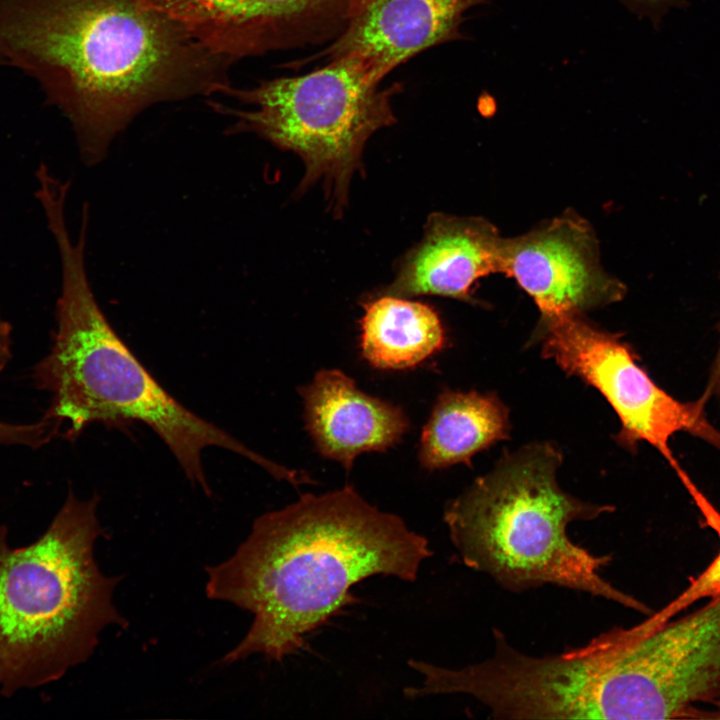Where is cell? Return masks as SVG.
<instances>
[{
  "mask_svg": "<svg viewBox=\"0 0 720 720\" xmlns=\"http://www.w3.org/2000/svg\"><path fill=\"white\" fill-rule=\"evenodd\" d=\"M360 319L362 357L374 368L415 367L442 350L446 334L438 313L408 298L379 295L363 304Z\"/></svg>",
  "mask_w": 720,
  "mask_h": 720,
  "instance_id": "14",
  "label": "cell"
},
{
  "mask_svg": "<svg viewBox=\"0 0 720 720\" xmlns=\"http://www.w3.org/2000/svg\"><path fill=\"white\" fill-rule=\"evenodd\" d=\"M488 0H355L328 60L351 57L378 81L420 52L463 38L464 14Z\"/></svg>",
  "mask_w": 720,
  "mask_h": 720,
  "instance_id": "10",
  "label": "cell"
},
{
  "mask_svg": "<svg viewBox=\"0 0 720 720\" xmlns=\"http://www.w3.org/2000/svg\"><path fill=\"white\" fill-rule=\"evenodd\" d=\"M431 554L423 535L348 485L261 515L234 555L207 569L210 599L254 615L223 661L298 653L309 633L356 601L354 585L375 575L414 581Z\"/></svg>",
  "mask_w": 720,
  "mask_h": 720,
  "instance_id": "2",
  "label": "cell"
},
{
  "mask_svg": "<svg viewBox=\"0 0 720 720\" xmlns=\"http://www.w3.org/2000/svg\"><path fill=\"white\" fill-rule=\"evenodd\" d=\"M504 238L482 217L431 214L419 243L400 260L396 277L379 295H433L472 302L474 283L501 273Z\"/></svg>",
  "mask_w": 720,
  "mask_h": 720,
  "instance_id": "11",
  "label": "cell"
},
{
  "mask_svg": "<svg viewBox=\"0 0 720 720\" xmlns=\"http://www.w3.org/2000/svg\"><path fill=\"white\" fill-rule=\"evenodd\" d=\"M99 497L70 489L46 530L13 547L0 524V695L61 679L92 655L108 626L126 627L113 604L120 577L104 575L94 547L104 534Z\"/></svg>",
  "mask_w": 720,
  "mask_h": 720,
  "instance_id": "4",
  "label": "cell"
},
{
  "mask_svg": "<svg viewBox=\"0 0 720 720\" xmlns=\"http://www.w3.org/2000/svg\"><path fill=\"white\" fill-rule=\"evenodd\" d=\"M304 419L318 452L349 471L355 458L385 451L409 428L404 411L358 389L338 369H322L300 389Z\"/></svg>",
  "mask_w": 720,
  "mask_h": 720,
  "instance_id": "12",
  "label": "cell"
},
{
  "mask_svg": "<svg viewBox=\"0 0 720 720\" xmlns=\"http://www.w3.org/2000/svg\"><path fill=\"white\" fill-rule=\"evenodd\" d=\"M541 352L570 376L597 389L616 412L621 428L615 439L633 452L649 443L677 471L670 439L690 434L720 451V430L707 418L700 398L682 402L660 388L637 363L620 336L601 330L583 314L540 320L536 330Z\"/></svg>",
  "mask_w": 720,
  "mask_h": 720,
  "instance_id": "7",
  "label": "cell"
},
{
  "mask_svg": "<svg viewBox=\"0 0 720 720\" xmlns=\"http://www.w3.org/2000/svg\"><path fill=\"white\" fill-rule=\"evenodd\" d=\"M509 412L494 394L442 392L423 427L419 459L428 470L471 465L472 457L507 439Z\"/></svg>",
  "mask_w": 720,
  "mask_h": 720,
  "instance_id": "13",
  "label": "cell"
},
{
  "mask_svg": "<svg viewBox=\"0 0 720 720\" xmlns=\"http://www.w3.org/2000/svg\"><path fill=\"white\" fill-rule=\"evenodd\" d=\"M693 719H720V702L712 704L711 707H699Z\"/></svg>",
  "mask_w": 720,
  "mask_h": 720,
  "instance_id": "19",
  "label": "cell"
},
{
  "mask_svg": "<svg viewBox=\"0 0 720 720\" xmlns=\"http://www.w3.org/2000/svg\"><path fill=\"white\" fill-rule=\"evenodd\" d=\"M630 11L639 17H647L658 24L667 10L673 6H681L684 0H619Z\"/></svg>",
  "mask_w": 720,
  "mask_h": 720,
  "instance_id": "16",
  "label": "cell"
},
{
  "mask_svg": "<svg viewBox=\"0 0 720 720\" xmlns=\"http://www.w3.org/2000/svg\"><path fill=\"white\" fill-rule=\"evenodd\" d=\"M215 54L236 62L335 39L355 0H146Z\"/></svg>",
  "mask_w": 720,
  "mask_h": 720,
  "instance_id": "9",
  "label": "cell"
},
{
  "mask_svg": "<svg viewBox=\"0 0 720 720\" xmlns=\"http://www.w3.org/2000/svg\"><path fill=\"white\" fill-rule=\"evenodd\" d=\"M380 83L358 60L342 57L304 75L264 80L248 89L230 85L223 92L248 109L209 104L234 119L226 135L252 133L296 153L305 166L300 188L320 181L338 212L353 174L362 169L366 142L396 122L391 101L401 86L381 88Z\"/></svg>",
  "mask_w": 720,
  "mask_h": 720,
  "instance_id": "6",
  "label": "cell"
},
{
  "mask_svg": "<svg viewBox=\"0 0 720 720\" xmlns=\"http://www.w3.org/2000/svg\"><path fill=\"white\" fill-rule=\"evenodd\" d=\"M501 273L533 299L540 320L620 301L625 285L600 262L592 226L567 211L525 234L504 238Z\"/></svg>",
  "mask_w": 720,
  "mask_h": 720,
  "instance_id": "8",
  "label": "cell"
},
{
  "mask_svg": "<svg viewBox=\"0 0 720 720\" xmlns=\"http://www.w3.org/2000/svg\"><path fill=\"white\" fill-rule=\"evenodd\" d=\"M65 212L60 202L44 210L59 252L61 291L52 346L34 365L31 375L35 386L50 395L43 418L59 433L66 425L62 436L70 441L96 422L117 427L141 422L166 444L190 482L208 495L210 487L202 462L208 447L236 453L275 478L282 477L285 467L189 411L134 356L107 320L88 279L85 247L89 210H82L76 240L69 233Z\"/></svg>",
  "mask_w": 720,
  "mask_h": 720,
  "instance_id": "3",
  "label": "cell"
},
{
  "mask_svg": "<svg viewBox=\"0 0 720 720\" xmlns=\"http://www.w3.org/2000/svg\"><path fill=\"white\" fill-rule=\"evenodd\" d=\"M561 462L553 443H531L504 455L450 501L444 521L460 558L512 592L556 585L651 614L602 577L611 555H595L569 538L571 522L593 520L615 507L565 492L557 481Z\"/></svg>",
  "mask_w": 720,
  "mask_h": 720,
  "instance_id": "5",
  "label": "cell"
},
{
  "mask_svg": "<svg viewBox=\"0 0 720 720\" xmlns=\"http://www.w3.org/2000/svg\"><path fill=\"white\" fill-rule=\"evenodd\" d=\"M12 327L0 312V373L12 358Z\"/></svg>",
  "mask_w": 720,
  "mask_h": 720,
  "instance_id": "18",
  "label": "cell"
},
{
  "mask_svg": "<svg viewBox=\"0 0 720 720\" xmlns=\"http://www.w3.org/2000/svg\"><path fill=\"white\" fill-rule=\"evenodd\" d=\"M718 331L720 334V323L718 325ZM720 393V339L716 354L714 356L706 386L699 397L706 404L713 397Z\"/></svg>",
  "mask_w": 720,
  "mask_h": 720,
  "instance_id": "17",
  "label": "cell"
},
{
  "mask_svg": "<svg viewBox=\"0 0 720 720\" xmlns=\"http://www.w3.org/2000/svg\"><path fill=\"white\" fill-rule=\"evenodd\" d=\"M677 476L697 504L706 521L718 532L720 536V514L718 511L706 499L684 469H682ZM719 595L720 549L701 573L690 578L689 584L684 590L669 601L664 607L656 612H652L650 617L657 624H661L676 617L697 601L710 599Z\"/></svg>",
  "mask_w": 720,
  "mask_h": 720,
  "instance_id": "15",
  "label": "cell"
},
{
  "mask_svg": "<svg viewBox=\"0 0 720 720\" xmlns=\"http://www.w3.org/2000/svg\"><path fill=\"white\" fill-rule=\"evenodd\" d=\"M233 63L146 0H0V65L40 83L89 166L147 108L222 94Z\"/></svg>",
  "mask_w": 720,
  "mask_h": 720,
  "instance_id": "1",
  "label": "cell"
}]
</instances>
